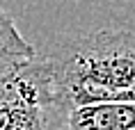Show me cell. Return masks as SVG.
Segmentation results:
<instances>
[{"mask_svg":"<svg viewBox=\"0 0 135 130\" xmlns=\"http://www.w3.org/2000/svg\"><path fill=\"white\" fill-rule=\"evenodd\" d=\"M53 103L60 110L99 101H131L135 91V34L99 30L62 43L48 57Z\"/></svg>","mask_w":135,"mask_h":130,"instance_id":"cell-1","label":"cell"},{"mask_svg":"<svg viewBox=\"0 0 135 130\" xmlns=\"http://www.w3.org/2000/svg\"><path fill=\"white\" fill-rule=\"evenodd\" d=\"M50 103L48 59H30L0 75V130H48Z\"/></svg>","mask_w":135,"mask_h":130,"instance_id":"cell-2","label":"cell"},{"mask_svg":"<svg viewBox=\"0 0 135 130\" xmlns=\"http://www.w3.org/2000/svg\"><path fill=\"white\" fill-rule=\"evenodd\" d=\"M48 130H135V103L99 101L73 105L50 114Z\"/></svg>","mask_w":135,"mask_h":130,"instance_id":"cell-3","label":"cell"},{"mask_svg":"<svg viewBox=\"0 0 135 130\" xmlns=\"http://www.w3.org/2000/svg\"><path fill=\"white\" fill-rule=\"evenodd\" d=\"M0 43L21 59H35V50L14 28V21L0 9Z\"/></svg>","mask_w":135,"mask_h":130,"instance_id":"cell-4","label":"cell"},{"mask_svg":"<svg viewBox=\"0 0 135 130\" xmlns=\"http://www.w3.org/2000/svg\"><path fill=\"white\" fill-rule=\"evenodd\" d=\"M131 103H135V91H133V96H131Z\"/></svg>","mask_w":135,"mask_h":130,"instance_id":"cell-5","label":"cell"}]
</instances>
